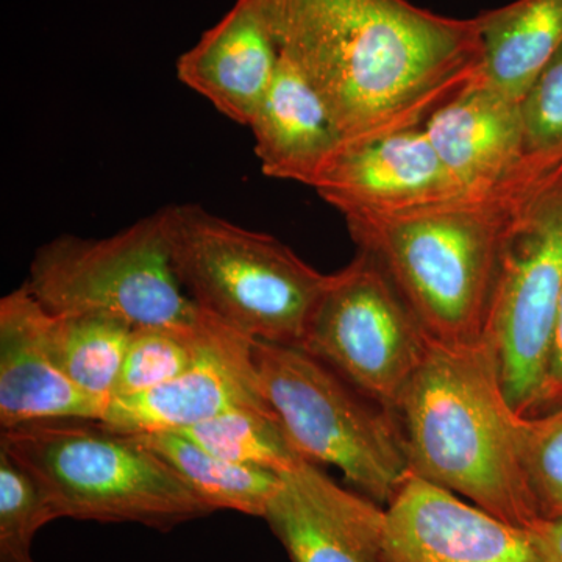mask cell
<instances>
[{
  "instance_id": "1",
  "label": "cell",
  "mask_w": 562,
  "mask_h": 562,
  "mask_svg": "<svg viewBox=\"0 0 562 562\" xmlns=\"http://www.w3.org/2000/svg\"><path fill=\"white\" fill-rule=\"evenodd\" d=\"M280 54L319 92L346 150L424 127L482 72L476 18L408 0H257Z\"/></svg>"
},
{
  "instance_id": "2",
  "label": "cell",
  "mask_w": 562,
  "mask_h": 562,
  "mask_svg": "<svg viewBox=\"0 0 562 562\" xmlns=\"http://www.w3.org/2000/svg\"><path fill=\"white\" fill-rule=\"evenodd\" d=\"M554 165L528 157L490 187L397 213L346 217L347 231L432 344L473 346L486 335L503 247L520 205Z\"/></svg>"
},
{
  "instance_id": "3",
  "label": "cell",
  "mask_w": 562,
  "mask_h": 562,
  "mask_svg": "<svg viewBox=\"0 0 562 562\" xmlns=\"http://www.w3.org/2000/svg\"><path fill=\"white\" fill-rule=\"evenodd\" d=\"M394 416L412 475L517 527L541 520L520 458L522 416L506 397L486 339L431 344Z\"/></svg>"
},
{
  "instance_id": "4",
  "label": "cell",
  "mask_w": 562,
  "mask_h": 562,
  "mask_svg": "<svg viewBox=\"0 0 562 562\" xmlns=\"http://www.w3.org/2000/svg\"><path fill=\"white\" fill-rule=\"evenodd\" d=\"M0 450L38 480L60 517L168 531L214 513L168 462L102 420L21 425L2 430Z\"/></svg>"
},
{
  "instance_id": "5",
  "label": "cell",
  "mask_w": 562,
  "mask_h": 562,
  "mask_svg": "<svg viewBox=\"0 0 562 562\" xmlns=\"http://www.w3.org/2000/svg\"><path fill=\"white\" fill-rule=\"evenodd\" d=\"M173 269L203 314L251 341L302 347L330 273L266 233L169 205Z\"/></svg>"
},
{
  "instance_id": "6",
  "label": "cell",
  "mask_w": 562,
  "mask_h": 562,
  "mask_svg": "<svg viewBox=\"0 0 562 562\" xmlns=\"http://www.w3.org/2000/svg\"><path fill=\"white\" fill-rule=\"evenodd\" d=\"M262 394L295 452L335 465L351 490L386 508L409 473L394 414L351 387L302 347L254 342Z\"/></svg>"
},
{
  "instance_id": "7",
  "label": "cell",
  "mask_w": 562,
  "mask_h": 562,
  "mask_svg": "<svg viewBox=\"0 0 562 562\" xmlns=\"http://www.w3.org/2000/svg\"><path fill=\"white\" fill-rule=\"evenodd\" d=\"M25 284L55 316L103 314L133 328L201 327L210 319L173 269L169 206L106 238L57 236L33 255Z\"/></svg>"
},
{
  "instance_id": "8",
  "label": "cell",
  "mask_w": 562,
  "mask_h": 562,
  "mask_svg": "<svg viewBox=\"0 0 562 562\" xmlns=\"http://www.w3.org/2000/svg\"><path fill=\"white\" fill-rule=\"evenodd\" d=\"M562 294V162L528 192L503 247L484 339L520 416L549 412V362Z\"/></svg>"
},
{
  "instance_id": "9",
  "label": "cell",
  "mask_w": 562,
  "mask_h": 562,
  "mask_svg": "<svg viewBox=\"0 0 562 562\" xmlns=\"http://www.w3.org/2000/svg\"><path fill=\"white\" fill-rule=\"evenodd\" d=\"M431 344L382 269L357 251L330 273L302 349L394 414Z\"/></svg>"
},
{
  "instance_id": "10",
  "label": "cell",
  "mask_w": 562,
  "mask_h": 562,
  "mask_svg": "<svg viewBox=\"0 0 562 562\" xmlns=\"http://www.w3.org/2000/svg\"><path fill=\"white\" fill-rule=\"evenodd\" d=\"M279 475L262 519L291 562H387L384 506L310 461Z\"/></svg>"
},
{
  "instance_id": "11",
  "label": "cell",
  "mask_w": 562,
  "mask_h": 562,
  "mask_svg": "<svg viewBox=\"0 0 562 562\" xmlns=\"http://www.w3.org/2000/svg\"><path fill=\"white\" fill-rule=\"evenodd\" d=\"M387 562H547L531 528L517 527L409 475L386 506Z\"/></svg>"
},
{
  "instance_id": "12",
  "label": "cell",
  "mask_w": 562,
  "mask_h": 562,
  "mask_svg": "<svg viewBox=\"0 0 562 562\" xmlns=\"http://www.w3.org/2000/svg\"><path fill=\"white\" fill-rule=\"evenodd\" d=\"M254 342L225 328L190 371L154 390L111 398L103 424L138 435L183 431L238 406L273 413L258 379Z\"/></svg>"
},
{
  "instance_id": "13",
  "label": "cell",
  "mask_w": 562,
  "mask_h": 562,
  "mask_svg": "<svg viewBox=\"0 0 562 562\" xmlns=\"http://www.w3.org/2000/svg\"><path fill=\"white\" fill-rule=\"evenodd\" d=\"M314 191L346 220L431 205L468 190L446 168L425 128L414 127L344 150Z\"/></svg>"
},
{
  "instance_id": "14",
  "label": "cell",
  "mask_w": 562,
  "mask_h": 562,
  "mask_svg": "<svg viewBox=\"0 0 562 562\" xmlns=\"http://www.w3.org/2000/svg\"><path fill=\"white\" fill-rule=\"evenodd\" d=\"M49 312L27 284L0 301V427L43 420H102L109 398L66 376L46 338Z\"/></svg>"
},
{
  "instance_id": "15",
  "label": "cell",
  "mask_w": 562,
  "mask_h": 562,
  "mask_svg": "<svg viewBox=\"0 0 562 562\" xmlns=\"http://www.w3.org/2000/svg\"><path fill=\"white\" fill-rule=\"evenodd\" d=\"M280 63V49L257 0H236L177 60V79L220 113L249 127Z\"/></svg>"
},
{
  "instance_id": "16",
  "label": "cell",
  "mask_w": 562,
  "mask_h": 562,
  "mask_svg": "<svg viewBox=\"0 0 562 562\" xmlns=\"http://www.w3.org/2000/svg\"><path fill=\"white\" fill-rule=\"evenodd\" d=\"M249 128L266 177L313 190L347 147L319 92L281 54L271 88Z\"/></svg>"
},
{
  "instance_id": "17",
  "label": "cell",
  "mask_w": 562,
  "mask_h": 562,
  "mask_svg": "<svg viewBox=\"0 0 562 562\" xmlns=\"http://www.w3.org/2000/svg\"><path fill=\"white\" fill-rule=\"evenodd\" d=\"M424 128L465 190L497 183L528 158L520 101L482 76L436 111Z\"/></svg>"
},
{
  "instance_id": "18",
  "label": "cell",
  "mask_w": 562,
  "mask_h": 562,
  "mask_svg": "<svg viewBox=\"0 0 562 562\" xmlns=\"http://www.w3.org/2000/svg\"><path fill=\"white\" fill-rule=\"evenodd\" d=\"M475 18L483 50L480 76L522 101L562 47V0H516Z\"/></svg>"
},
{
  "instance_id": "19",
  "label": "cell",
  "mask_w": 562,
  "mask_h": 562,
  "mask_svg": "<svg viewBox=\"0 0 562 562\" xmlns=\"http://www.w3.org/2000/svg\"><path fill=\"white\" fill-rule=\"evenodd\" d=\"M133 436L168 462L213 512L231 509L262 519L269 501L279 490V473L224 460L179 431L138 432Z\"/></svg>"
},
{
  "instance_id": "20",
  "label": "cell",
  "mask_w": 562,
  "mask_h": 562,
  "mask_svg": "<svg viewBox=\"0 0 562 562\" xmlns=\"http://www.w3.org/2000/svg\"><path fill=\"white\" fill-rule=\"evenodd\" d=\"M133 331L127 322L103 314L49 313L46 338L55 361L81 390L113 397Z\"/></svg>"
},
{
  "instance_id": "21",
  "label": "cell",
  "mask_w": 562,
  "mask_h": 562,
  "mask_svg": "<svg viewBox=\"0 0 562 562\" xmlns=\"http://www.w3.org/2000/svg\"><path fill=\"white\" fill-rule=\"evenodd\" d=\"M225 328L211 317L201 327L135 328L113 397L154 390L190 371Z\"/></svg>"
},
{
  "instance_id": "22",
  "label": "cell",
  "mask_w": 562,
  "mask_h": 562,
  "mask_svg": "<svg viewBox=\"0 0 562 562\" xmlns=\"http://www.w3.org/2000/svg\"><path fill=\"white\" fill-rule=\"evenodd\" d=\"M179 432L224 460L277 473L303 460L277 414L266 409L238 406Z\"/></svg>"
},
{
  "instance_id": "23",
  "label": "cell",
  "mask_w": 562,
  "mask_h": 562,
  "mask_svg": "<svg viewBox=\"0 0 562 562\" xmlns=\"http://www.w3.org/2000/svg\"><path fill=\"white\" fill-rule=\"evenodd\" d=\"M60 519L38 480L0 450V562L33 561L36 532Z\"/></svg>"
},
{
  "instance_id": "24",
  "label": "cell",
  "mask_w": 562,
  "mask_h": 562,
  "mask_svg": "<svg viewBox=\"0 0 562 562\" xmlns=\"http://www.w3.org/2000/svg\"><path fill=\"white\" fill-rule=\"evenodd\" d=\"M519 447L539 519L562 522V403L520 417Z\"/></svg>"
},
{
  "instance_id": "25",
  "label": "cell",
  "mask_w": 562,
  "mask_h": 562,
  "mask_svg": "<svg viewBox=\"0 0 562 562\" xmlns=\"http://www.w3.org/2000/svg\"><path fill=\"white\" fill-rule=\"evenodd\" d=\"M527 157L562 162V47L520 101Z\"/></svg>"
},
{
  "instance_id": "26",
  "label": "cell",
  "mask_w": 562,
  "mask_h": 562,
  "mask_svg": "<svg viewBox=\"0 0 562 562\" xmlns=\"http://www.w3.org/2000/svg\"><path fill=\"white\" fill-rule=\"evenodd\" d=\"M562 403V294L558 308L557 325L549 362V405L550 409Z\"/></svg>"
},
{
  "instance_id": "27",
  "label": "cell",
  "mask_w": 562,
  "mask_h": 562,
  "mask_svg": "<svg viewBox=\"0 0 562 562\" xmlns=\"http://www.w3.org/2000/svg\"><path fill=\"white\" fill-rule=\"evenodd\" d=\"M547 562H562V522L539 520L531 527Z\"/></svg>"
}]
</instances>
